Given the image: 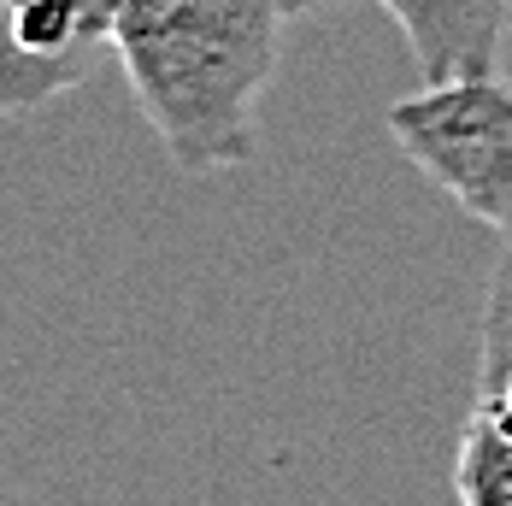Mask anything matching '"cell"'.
I'll return each mask as SVG.
<instances>
[{"instance_id": "277c9868", "label": "cell", "mask_w": 512, "mask_h": 506, "mask_svg": "<svg viewBox=\"0 0 512 506\" xmlns=\"http://www.w3.org/2000/svg\"><path fill=\"white\" fill-rule=\"evenodd\" d=\"M424 71V83H454L495 71L507 42L512 0H377Z\"/></svg>"}, {"instance_id": "5b68a950", "label": "cell", "mask_w": 512, "mask_h": 506, "mask_svg": "<svg viewBox=\"0 0 512 506\" xmlns=\"http://www.w3.org/2000/svg\"><path fill=\"white\" fill-rule=\"evenodd\" d=\"M454 489H460V506H512V436L483 412H471L460 430Z\"/></svg>"}, {"instance_id": "52a82bcc", "label": "cell", "mask_w": 512, "mask_h": 506, "mask_svg": "<svg viewBox=\"0 0 512 506\" xmlns=\"http://www.w3.org/2000/svg\"><path fill=\"white\" fill-rule=\"evenodd\" d=\"M471 412H483L489 424H501V430L512 436V383H507V389H495V395H477V406H471Z\"/></svg>"}, {"instance_id": "6da1fadb", "label": "cell", "mask_w": 512, "mask_h": 506, "mask_svg": "<svg viewBox=\"0 0 512 506\" xmlns=\"http://www.w3.org/2000/svg\"><path fill=\"white\" fill-rule=\"evenodd\" d=\"M283 18V0H124L112 53L177 171L206 177L254 153Z\"/></svg>"}, {"instance_id": "3957f363", "label": "cell", "mask_w": 512, "mask_h": 506, "mask_svg": "<svg viewBox=\"0 0 512 506\" xmlns=\"http://www.w3.org/2000/svg\"><path fill=\"white\" fill-rule=\"evenodd\" d=\"M124 0H6V112H36L53 95L89 83V71L118 42Z\"/></svg>"}, {"instance_id": "ba28073f", "label": "cell", "mask_w": 512, "mask_h": 506, "mask_svg": "<svg viewBox=\"0 0 512 506\" xmlns=\"http://www.w3.org/2000/svg\"><path fill=\"white\" fill-rule=\"evenodd\" d=\"M289 12H312V6H324V0H283Z\"/></svg>"}, {"instance_id": "8992f818", "label": "cell", "mask_w": 512, "mask_h": 506, "mask_svg": "<svg viewBox=\"0 0 512 506\" xmlns=\"http://www.w3.org/2000/svg\"><path fill=\"white\" fill-rule=\"evenodd\" d=\"M512 383V242L495 259L483 318H477V395H495Z\"/></svg>"}, {"instance_id": "7a4b0ae2", "label": "cell", "mask_w": 512, "mask_h": 506, "mask_svg": "<svg viewBox=\"0 0 512 506\" xmlns=\"http://www.w3.org/2000/svg\"><path fill=\"white\" fill-rule=\"evenodd\" d=\"M389 136L412 165L460 201L465 218L501 230L512 242V83L454 77L424 83L418 95L395 101Z\"/></svg>"}]
</instances>
